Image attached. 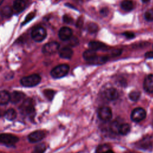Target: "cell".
<instances>
[{
	"label": "cell",
	"instance_id": "836d02e7",
	"mask_svg": "<svg viewBox=\"0 0 153 153\" xmlns=\"http://www.w3.org/2000/svg\"><path fill=\"white\" fill-rule=\"evenodd\" d=\"M83 24V19L82 17H80L79 19H78V20H77L76 22V27H81L82 26Z\"/></svg>",
	"mask_w": 153,
	"mask_h": 153
},
{
	"label": "cell",
	"instance_id": "8992f818",
	"mask_svg": "<svg viewBox=\"0 0 153 153\" xmlns=\"http://www.w3.org/2000/svg\"><path fill=\"white\" fill-rule=\"evenodd\" d=\"M19 140L18 137L12 134L2 133L0 134V142L8 146L14 145Z\"/></svg>",
	"mask_w": 153,
	"mask_h": 153
},
{
	"label": "cell",
	"instance_id": "ac0fdd59",
	"mask_svg": "<svg viewBox=\"0 0 153 153\" xmlns=\"http://www.w3.org/2000/svg\"><path fill=\"white\" fill-rule=\"evenodd\" d=\"M10 101V94L5 91H0V105H5Z\"/></svg>",
	"mask_w": 153,
	"mask_h": 153
},
{
	"label": "cell",
	"instance_id": "e0dca14e",
	"mask_svg": "<svg viewBox=\"0 0 153 153\" xmlns=\"http://www.w3.org/2000/svg\"><path fill=\"white\" fill-rule=\"evenodd\" d=\"M59 54L61 58L70 59L73 55V51L71 48L68 47H65L59 50Z\"/></svg>",
	"mask_w": 153,
	"mask_h": 153
},
{
	"label": "cell",
	"instance_id": "8fae6325",
	"mask_svg": "<svg viewBox=\"0 0 153 153\" xmlns=\"http://www.w3.org/2000/svg\"><path fill=\"white\" fill-rule=\"evenodd\" d=\"M144 90L149 93H153V75L149 74L147 75L143 81Z\"/></svg>",
	"mask_w": 153,
	"mask_h": 153
},
{
	"label": "cell",
	"instance_id": "d590c367",
	"mask_svg": "<svg viewBox=\"0 0 153 153\" xmlns=\"http://www.w3.org/2000/svg\"><path fill=\"white\" fill-rule=\"evenodd\" d=\"M145 57L146 58H153V51H149L145 53Z\"/></svg>",
	"mask_w": 153,
	"mask_h": 153
},
{
	"label": "cell",
	"instance_id": "e575fe53",
	"mask_svg": "<svg viewBox=\"0 0 153 153\" xmlns=\"http://www.w3.org/2000/svg\"><path fill=\"white\" fill-rule=\"evenodd\" d=\"M121 53V50H115L112 51V55L113 56H120Z\"/></svg>",
	"mask_w": 153,
	"mask_h": 153
},
{
	"label": "cell",
	"instance_id": "5b68a950",
	"mask_svg": "<svg viewBox=\"0 0 153 153\" xmlns=\"http://www.w3.org/2000/svg\"><path fill=\"white\" fill-rule=\"evenodd\" d=\"M20 109L22 112L27 115H32L35 112V108L33 105V100L27 98L25 99L22 104Z\"/></svg>",
	"mask_w": 153,
	"mask_h": 153
},
{
	"label": "cell",
	"instance_id": "74e56055",
	"mask_svg": "<svg viewBox=\"0 0 153 153\" xmlns=\"http://www.w3.org/2000/svg\"><path fill=\"white\" fill-rule=\"evenodd\" d=\"M103 153H115V152H114V151H112L111 149H109V150L105 151V152H103Z\"/></svg>",
	"mask_w": 153,
	"mask_h": 153
},
{
	"label": "cell",
	"instance_id": "ab89813d",
	"mask_svg": "<svg viewBox=\"0 0 153 153\" xmlns=\"http://www.w3.org/2000/svg\"><path fill=\"white\" fill-rule=\"evenodd\" d=\"M4 1V0H0V5H1V4L2 3V2Z\"/></svg>",
	"mask_w": 153,
	"mask_h": 153
},
{
	"label": "cell",
	"instance_id": "d4e9b609",
	"mask_svg": "<svg viewBox=\"0 0 153 153\" xmlns=\"http://www.w3.org/2000/svg\"><path fill=\"white\" fill-rule=\"evenodd\" d=\"M109 149H111V148L108 145H107V144L101 145L97 146L96 151V153H103Z\"/></svg>",
	"mask_w": 153,
	"mask_h": 153
},
{
	"label": "cell",
	"instance_id": "7a4b0ae2",
	"mask_svg": "<svg viewBox=\"0 0 153 153\" xmlns=\"http://www.w3.org/2000/svg\"><path fill=\"white\" fill-rule=\"evenodd\" d=\"M69 71V66L67 64H62L56 66L51 71L50 74L54 78L58 79L66 76Z\"/></svg>",
	"mask_w": 153,
	"mask_h": 153
},
{
	"label": "cell",
	"instance_id": "277c9868",
	"mask_svg": "<svg viewBox=\"0 0 153 153\" xmlns=\"http://www.w3.org/2000/svg\"><path fill=\"white\" fill-rule=\"evenodd\" d=\"M146 116L145 110L142 108H136L134 109L130 115L131 120L134 122H140L143 120Z\"/></svg>",
	"mask_w": 153,
	"mask_h": 153
},
{
	"label": "cell",
	"instance_id": "ba28073f",
	"mask_svg": "<svg viewBox=\"0 0 153 153\" xmlns=\"http://www.w3.org/2000/svg\"><path fill=\"white\" fill-rule=\"evenodd\" d=\"M60 45L58 42L53 41L45 44L42 48V52L45 54H52L56 53L59 48Z\"/></svg>",
	"mask_w": 153,
	"mask_h": 153
},
{
	"label": "cell",
	"instance_id": "f546056e",
	"mask_svg": "<svg viewBox=\"0 0 153 153\" xmlns=\"http://www.w3.org/2000/svg\"><path fill=\"white\" fill-rule=\"evenodd\" d=\"M144 17L147 21H152L153 20V11L152 10L146 11L145 13Z\"/></svg>",
	"mask_w": 153,
	"mask_h": 153
},
{
	"label": "cell",
	"instance_id": "4fadbf2b",
	"mask_svg": "<svg viewBox=\"0 0 153 153\" xmlns=\"http://www.w3.org/2000/svg\"><path fill=\"white\" fill-rule=\"evenodd\" d=\"M26 7V2L25 0H15L13 3V10L17 13L23 11Z\"/></svg>",
	"mask_w": 153,
	"mask_h": 153
},
{
	"label": "cell",
	"instance_id": "2e32d148",
	"mask_svg": "<svg viewBox=\"0 0 153 153\" xmlns=\"http://www.w3.org/2000/svg\"><path fill=\"white\" fill-rule=\"evenodd\" d=\"M88 46L90 47V49L93 50L95 51L100 50H103L107 48L106 45L99 41H90L88 44Z\"/></svg>",
	"mask_w": 153,
	"mask_h": 153
},
{
	"label": "cell",
	"instance_id": "7c38bea8",
	"mask_svg": "<svg viewBox=\"0 0 153 153\" xmlns=\"http://www.w3.org/2000/svg\"><path fill=\"white\" fill-rule=\"evenodd\" d=\"M104 96L109 100H114L118 97V93L114 88H107L104 92Z\"/></svg>",
	"mask_w": 153,
	"mask_h": 153
},
{
	"label": "cell",
	"instance_id": "9a60e30c",
	"mask_svg": "<svg viewBox=\"0 0 153 153\" xmlns=\"http://www.w3.org/2000/svg\"><path fill=\"white\" fill-rule=\"evenodd\" d=\"M97 57V56L96 51L93 50L89 49L85 51L83 53V58L85 60L90 62V63H91Z\"/></svg>",
	"mask_w": 153,
	"mask_h": 153
},
{
	"label": "cell",
	"instance_id": "60d3db41",
	"mask_svg": "<svg viewBox=\"0 0 153 153\" xmlns=\"http://www.w3.org/2000/svg\"><path fill=\"white\" fill-rule=\"evenodd\" d=\"M129 153H134V152H129Z\"/></svg>",
	"mask_w": 153,
	"mask_h": 153
},
{
	"label": "cell",
	"instance_id": "484cf974",
	"mask_svg": "<svg viewBox=\"0 0 153 153\" xmlns=\"http://www.w3.org/2000/svg\"><path fill=\"white\" fill-rule=\"evenodd\" d=\"M120 124L121 123H120L117 120L113 121L111 124V125H110V130H111V131H112L113 133H118V128H119V126H120Z\"/></svg>",
	"mask_w": 153,
	"mask_h": 153
},
{
	"label": "cell",
	"instance_id": "9c48e42d",
	"mask_svg": "<svg viewBox=\"0 0 153 153\" xmlns=\"http://www.w3.org/2000/svg\"><path fill=\"white\" fill-rule=\"evenodd\" d=\"M45 133L44 131L39 130H35L32 133H30L28 136L27 139L28 140L30 143H37L45 137Z\"/></svg>",
	"mask_w": 153,
	"mask_h": 153
},
{
	"label": "cell",
	"instance_id": "7402d4cb",
	"mask_svg": "<svg viewBox=\"0 0 153 153\" xmlns=\"http://www.w3.org/2000/svg\"><path fill=\"white\" fill-rule=\"evenodd\" d=\"M1 14L4 17H10L12 16L13 13V9L9 7V6H5L1 10Z\"/></svg>",
	"mask_w": 153,
	"mask_h": 153
},
{
	"label": "cell",
	"instance_id": "4316f807",
	"mask_svg": "<svg viewBox=\"0 0 153 153\" xmlns=\"http://www.w3.org/2000/svg\"><path fill=\"white\" fill-rule=\"evenodd\" d=\"M46 149V146L44 143H40L37 145L34 150V153H44Z\"/></svg>",
	"mask_w": 153,
	"mask_h": 153
},
{
	"label": "cell",
	"instance_id": "8d00e7d4",
	"mask_svg": "<svg viewBox=\"0 0 153 153\" xmlns=\"http://www.w3.org/2000/svg\"><path fill=\"white\" fill-rule=\"evenodd\" d=\"M100 14L103 16H106L107 14H108V10L107 8H102L101 10H100Z\"/></svg>",
	"mask_w": 153,
	"mask_h": 153
},
{
	"label": "cell",
	"instance_id": "d6986e66",
	"mask_svg": "<svg viewBox=\"0 0 153 153\" xmlns=\"http://www.w3.org/2000/svg\"><path fill=\"white\" fill-rule=\"evenodd\" d=\"M130 131V126L127 123H121L118 130V133L121 135H126Z\"/></svg>",
	"mask_w": 153,
	"mask_h": 153
},
{
	"label": "cell",
	"instance_id": "603a6c76",
	"mask_svg": "<svg viewBox=\"0 0 153 153\" xmlns=\"http://www.w3.org/2000/svg\"><path fill=\"white\" fill-rule=\"evenodd\" d=\"M140 96V93L138 91H131L129 94H128V97L129 99L132 100V101H137Z\"/></svg>",
	"mask_w": 153,
	"mask_h": 153
},
{
	"label": "cell",
	"instance_id": "52a82bcc",
	"mask_svg": "<svg viewBox=\"0 0 153 153\" xmlns=\"http://www.w3.org/2000/svg\"><path fill=\"white\" fill-rule=\"evenodd\" d=\"M98 117L102 121H108L112 118V114L111 108L108 106H102L97 111Z\"/></svg>",
	"mask_w": 153,
	"mask_h": 153
},
{
	"label": "cell",
	"instance_id": "ffe728a7",
	"mask_svg": "<svg viewBox=\"0 0 153 153\" xmlns=\"http://www.w3.org/2000/svg\"><path fill=\"white\" fill-rule=\"evenodd\" d=\"M17 117V112L14 109H9L5 111L4 114V117L8 121H13Z\"/></svg>",
	"mask_w": 153,
	"mask_h": 153
},
{
	"label": "cell",
	"instance_id": "1f68e13d",
	"mask_svg": "<svg viewBox=\"0 0 153 153\" xmlns=\"http://www.w3.org/2000/svg\"><path fill=\"white\" fill-rule=\"evenodd\" d=\"M69 44H70L71 46H76V45H78V43H79L78 39H77L76 38H75V37L74 38V37L72 36V37L69 39Z\"/></svg>",
	"mask_w": 153,
	"mask_h": 153
},
{
	"label": "cell",
	"instance_id": "83f0119b",
	"mask_svg": "<svg viewBox=\"0 0 153 153\" xmlns=\"http://www.w3.org/2000/svg\"><path fill=\"white\" fill-rule=\"evenodd\" d=\"M87 29L91 33H95L98 30V26L94 23H90L87 26Z\"/></svg>",
	"mask_w": 153,
	"mask_h": 153
},
{
	"label": "cell",
	"instance_id": "cb8c5ba5",
	"mask_svg": "<svg viewBox=\"0 0 153 153\" xmlns=\"http://www.w3.org/2000/svg\"><path fill=\"white\" fill-rule=\"evenodd\" d=\"M44 94L49 100H51L55 94V91L51 89H46L44 90Z\"/></svg>",
	"mask_w": 153,
	"mask_h": 153
},
{
	"label": "cell",
	"instance_id": "30bf717a",
	"mask_svg": "<svg viewBox=\"0 0 153 153\" xmlns=\"http://www.w3.org/2000/svg\"><path fill=\"white\" fill-rule=\"evenodd\" d=\"M72 36V30L68 27H62L59 31V37L62 41H68Z\"/></svg>",
	"mask_w": 153,
	"mask_h": 153
},
{
	"label": "cell",
	"instance_id": "5bb4252c",
	"mask_svg": "<svg viewBox=\"0 0 153 153\" xmlns=\"http://www.w3.org/2000/svg\"><path fill=\"white\" fill-rule=\"evenodd\" d=\"M25 93L22 91H14L10 94V102L13 103H17L24 99Z\"/></svg>",
	"mask_w": 153,
	"mask_h": 153
},
{
	"label": "cell",
	"instance_id": "f35d334b",
	"mask_svg": "<svg viewBox=\"0 0 153 153\" xmlns=\"http://www.w3.org/2000/svg\"><path fill=\"white\" fill-rule=\"evenodd\" d=\"M150 0H142V1L143 2H144V3H146V2H148V1H149Z\"/></svg>",
	"mask_w": 153,
	"mask_h": 153
},
{
	"label": "cell",
	"instance_id": "3957f363",
	"mask_svg": "<svg viewBox=\"0 0 153 153\" xmlns=\"http://www.w3.org/2000/svg\"><path fill=\"white\" fill-rule=\"evenodd\" d=\"M46 36L47 31L41 26L35 27L31 32V37L36 42L42 41L46 38Z\"/></svg>",
	"mask_w": 153,
	"mask_h": 153
},
{
	"label": "cell",
	"instance_id": "44dd1931",
	"mask_svg": "<svg viewBox=\"0 0 153 153\" xmlns=\"http://www.w3.org/2000/svg\"><path fill=\"white\" fill-rule=\"evenodd\" d=\"M121 7L125 11H130L133 8V3L131 0H124L121 3Z\"/></svg>",
	"mask_w": 153,
	"mask_h": 153
},
{
	"label": "cell",
	"instance_id": "6da1fadb",
	"mask_svg": "<svg viewBox=\"0 0 153 153\" xmlns=\"http://www.w3.org/2000/svg\"><path fill=\"white\" fill-rule=\"evenodd\" d=\"M41 78L38 74H32L24 76L20 79L21 84L26 87H32L37 85L41 82Z\"/></svg>",
	"mask_w": 153,
	"mask_h": 153
},
{
	"label": "cell",
	"instance_id": "d6a6232c",
	"mask_svg": "<svg viewBox=\"0 0 153 153\" xmlns=\"http://www.w3.org/2000/svg\"><path fill=\"white\" fill-rule=\"evenodd\" d=\"M123 35H124L127 38H128V39H132V38H134V36H135L133 32H128V31L123 33Z\"/></svg>",
	"mask_w": 153,
	"mask_h": 153
},
{
	"label": "cell",
	"instance_id": "f1b7e54d",
	"mask_svg": "<svg viewBox=\"0 0 153 153\" xmlns=\"http://www.w3.org/2000/svg\"><path fill=\"white\" fill-rule=\"evenodd\" d=\"M35 12H31L30 13H29V14L27 15V16L26 17L25 20L23 21V22L22 23V25H25L27 23L29 22L30 20H32L35 16Z\"/></svg>",
	"mask_w": 153,
	"mask_h": 153
},
{
	"label": "cell",
	"instance_id": "4dcf8cb0",
	"mask_svg": "<svg viewBox=\"0 0 153 153\" xmlns=\"http://www.w3.org/2000/svg\"><path fill=\"white\" fill-rule=\"evenodd\" d=\"M63 20L65 23H66L67 24H72L74 22L73 19L71 16H69L68 15H66V14L63 16Z\"/></svg>",
	"mask_w": 153,
	"mask_h": 153
}]
</instances>
